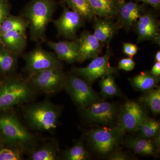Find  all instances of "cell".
I'll return each mask as SVG.
<instances>
[{"mask_svg":"<svg viewBox=\"0 0 160 160\" xmlns=\"http://www.w3.org/2000/svg\"><path fill=\"white\" fill-rule=\"evenodd\" d=\"M78 39L79 43L78 62H82L87 60L94 58L99 56L102 52L104 44L89 32H82Z\"/></svg>","mask_w":160,"mask_h":160,"instance_id":"cell-15","label":"cell"},{"mask_svg":"<svg viewBox=\"0 0 160 160\" xmlns=\"http://www.w3.org/2000/svg\"><path fill=\"white\" fill-rule=\"evenodd\" d=\"M30 160H57L59 159L57 147L53 143L49 142L42 145L31 152Z\"/></svg>","mask_w":160,"mask_h":160,"instance_id":"cell-25","label":"cell"},{"mask_svg":"<svg viewBox=\"0 0 160 160\" xmlns=\"http://www.w3.org/2000/svg\"><path fill=\"white\" fill-rule=\"evenodd\" d=\"M160 130V123L152 119L146 118L138 128V138L150 139L156 137Z\"/></svg>","mask_w":160,"mask_h":160,"instance_id":"cell-26","label":"cell"},{"mask_svg":"<svg viewBox=\"0 0 160 160\" xmlns=\"http://www.w3.org/2000/svg\"><path fill=\"white\" fill-rule=\"evenodd\" d=\"M137 2H142L144 4H147L152 6L154 9H159L160 0H132Z\"/></svg>","mask_w":160,"mask_h":160,"instance_id":"cell-35","label":"cell"},{"mask_svg":"<svg viewBox=\"0 0 160 160\" xmlns=\"http://www.w3.org/2000/svg\"><path fill=\"white\" fill-rule=\"evenodd\" d=\"M35 90L26 79L20 77L7 79L0 84V113L31 100Z\"/></svg>","mask_w":160,"mask_h":160,"instance_id":"cell-4","label":"cell"},{"mask_svg":"<svg viewBox=\"0 0 160 160\" xmlns=\"http://www.w3.org/2000/svg\"><path fill=\"white\" fill-rule=\"evenodd\" d=\"M29 25L22 16L9 15L4 20L0 27V34L10 31L26 33Z\"/></svg>","mask_w":160,"mask_h":160,"instance_id":"cell-22","label":"cell"},{"mask_svg":"<svg viewBox=\"0 0 160 160\" xmlns=\"http://www.w3.org/2000/svg\"><path fill=\"white\" fill-rule=\"evenodd\" d=\"M85 19L66 6H64L62 13L57 19L52 21L58 34L70 40L77 39V33L84 26Z\"/></svg>","mask_w":160,"mask_h":160,"instance_id":"cell-11","label":"cell"},{"mask_svg":"<svg viewBox=\"0 0 160 160\" xmlns=\"http://www.w3.org/2000/svg\"><path fill=\"white\" fill-rule=\"evenodd\" d=\"M121 28L119 23L113 22L112 19L97 18L93 25V35L101 43L109 46L111 40Z\"/></svg>","mask_w":160,"mask_h":160,"instance_id":"cell-17","label":"cell"},{"mask_svg":"<svg viewBox=\"0 0 160 160\" xmlns=\"http://www.w3.org/2000/svg\"><path fill=\"white\" fill-rule=\"evenodd\" d=\"M155 58L156 61H157V62H160V51H158L157 53H156L155 56Z\"/></svg>","mask_w":160,"mask_h":160,"instance_id":"cell-37","label":"cell"},{"mask_svg":"<svg viewBox=\"0 0 160 160\" xmlns=\"http://www.w3.org/2000/svg\"><path fill=\"white\" fill-rule=\"evenodd\" d=\"M10 5L8 0H0V27L9 15Z\"/></svg>","mask_w":160,"mask_h":160,"instance_id":"cell-32","label":"cell"},{"mask_svg":"<svg viewBox=\"0 0 160 160\" xmlns=\"http://www.w3.org/2000/svg\"><path fill=\"white\" fill-rule=\"evenodd\" d=\"M46 44L54 51L60 60L67 63L78 62L79 43L78 39L59 42L46 41Z\"/></svg>","mask_w":160,"mask_h":160,"instance_id":"cell-16","label":"cell"},{"mask_svg":"<svg viewBox=\"0 0 160 160\" xmlns=\"http://www.w3.org/2000/svg\"><path fill=\"white\" fill-rule=\"evenodd\" d=\"M142 101L155 115L160 112V88L158 87L149 91L142 98Z\"/></svg>","mask_w":160,"mask_h":160,"instance_id":"cell-28","label":"cell"},{"mask_svg":"<svg viewBox=\"0 0 160 160\" xmlns=\"http://www.w3.org/2000/svg\"><path fill=\"white\" fill-rule=\"evenodd\" d=\"M129 81L135 89L146 92L157 86L160 81V77L153 75L150 71H143L129 79Z\"/></svg>","mask_w":160,"mask_h":160,"instance_id":"cell-21","label":"cell"},{"mask_svg":"<svg viewBox=\"0 0 160 160\" xmlns=\"http://www.w3.org/2000/svg\"><path fill=\"white\" fill-rule=\"evenodd\" d=\"M0 141H4L2 137V135H1V133H0Z\"/></svg>","mask_w":160,"mask_h":160,"instance_id":"cell-39","label":"cell"},{"mask_svg":"<svg viewBox=\"0 0 160 160\" xmlns=\"http://www.w3.org/2000/svg\"><path fill=\"white\" fill-rule=\"evenodd\" d=\"M19 57L2 46L0 47V72L4 74L12 73L16 69Z\"/></svg>","mask_w":160,"mask_h":160,"instance_id":"cell-24","label":"cell"},{"mask_svg":"<svg viewBox=\"0 0 160 160\" xmlns=\"http://www.w3.org/2000/svg\"><path fill=\"white\" fill-rule=\"evenodd\" d=\"M64 158L67 160H85L89 158V154L82 142L78 141L72 147L65 152Z\"/></svg>","mask_w":160,"mask_h":160,"instance_id":"cell-29","label":"cell"},{"mask_svg":"<svg viewBox=\"0 0 160 160\" xmlns=\"http://www.w3.org/2000/svg\"><path fill=\"white\" fill-rule=\"evenodd\" d=\"M147 117L146 112L140 104L127 101L123 105L116 127L122 135L127 132H135Z\"/></svg>","mask_w":160,"mask_h":160,"instance_id":"cell-10","label":"cell"},{"mask_svg":"<svg viewBox=\"0 0 160 160\" xmlns=\"http://www.w3.org/2000/svg\"><path fill=\"white\" fill-rule=\"evenodd\" d=\"M125 144L135 153L141 155H151L157 151L156 143L151 139H147L129 136L126 138Z\"/></svg>","mask_w":160,"mask_h":160,"instance_id":"cell-20","label":"cell"},{"mask_svg":"<svg viewBox=\"0 0 160 160\" xmlns=\"http://www.w3.org/2000/svg\"><path fill=\"white\" fill-rule=\"evenodd\" d=\"M145 5L138 2L123 0L118 11L117 22L122 28L129 29L135 26L139 18L144 13Z\"/></svg>","mask_w":160,"mask_h":160,"instance_id":"cell-14","label":"cell"},{"mask_svg":"<svg viewBox=\"0 0 160 160\" xmlns=\"http://www.w3.org/2000/svg\"><path fill=\"white\" fill-rule=\"evenodd\" d=\"M60 112L58 106L46 101L27 106L24 115L28 125L36 131L51 132L57 127Z\"/></svg>","mask_w":160,"mask_h":160,"instance_id":"cell-3","label":"cell"},{"mask_svg":"<svg viewBox=\"0 0 160 160\" xmlns=\"http://www.w3.org/2000/svg\"><path fill=\"white\" fill-rule=\"evenodd\" d=\"M122 135L116 127H102L92 129L88 138L95 151L106 154L112 151L119 143Z\"/></svg>","mask_w":160,"mask_h":160,"instance_id":"cell-9","label":"cell"},{"mask_svg":"<svg viewBox=\"0 0 160 160\" xmlns=\"http://www.w3.org/2000/svg\"><path fill=\"white\" fill-rule=\"evenodd\" d=\"M5 144H6L4 141H0V149L5 146Z\"/></svg>","mask_w":160,"mask_h":160,"instance_id":"cell-38","label":"cell"},{"mask_svg":"<svg viewBox=\"0 0 160 160\" xmlns=\"http://www.w3.org/2000/svg\"><path fill=\"white\" fill-rule=\"evenodd\" d=\"M112 51L107 47L106 54L92 59L89 65L83 68L74 67L72 72L76 75L83 78L86 82L93 83L98 79L109 74L117 73V68L112 67L109 63V59L112 56Z\"/></svg>","mask_w":160,"mask_h":160,"instance_id":"cell-7","label":"cell"},{"mask_svg":"<svg viewBox=\"0 0 160 160\" xmlns=\"http://www.w3.org/2000/svg\"><path fill=\"white\" fill-rule=\"evenodd\" d=\"M64 88L77 105L84 109L99 99V96L89 84L76 75H70L66 78Z\"/></svg>","mask_w":160,"mask_h":160,"instance_id":"cell-8","label":"cell"},{"mask_svg":"<svg viewBox=\"0 0 160 160\" xmlns=\"http://www.w3.org/2000/svg\"><path fill=\"white\" fill-rule=\"evenodd\" d=\"M66 78L62 68H56L29 75L26 80L36 91L53 93L64 88Z\"/></svg>","mask_w":160,"mask_h":160,"instance_id":"cell-5","label":"cell"},{"mask_svg":"<svg viewBox=\"0 0 160 160\" xmlns=\"http://www.w3.org/2000/svg\"><path fill=\"white\" fill-rule=\"evenodd\" d=\"M57 6L56 0H31L24 7L22 16L29 25L30 39L37 42H46V31Z\"/></svg>","mask_w":160,"mask_h":160,"instance_id":"cell-1","label":"cell"},{"mask_svg":"<svg viewBox=\"0 0 160 160\" xmlns=\"http://www.w3.org/2000/svg\"><path fill=\"white\" fill-rule=\"evenodd\" d=\"M123 0H88L97 16L113 19L117 17Z\"/></svg>","mask_w":160,"mask_h":160,"instance_id":"cell-19","label":"cell"},{"mask_svg":"<svg viewBox=\"0 0 160 160\" xmlns=\"http://www.w3.org/2000/svg\"><path fill=\"white\" fill-rule=\"evenodd\" d=\"M109 160H126L129 159L128 156L125 152L120 150L112 152L109 157Z\"/></svg>","mask_w":160,"mask_h":160,"instance_id":"cell-34","label":"cell"},{"mask_svg":"<svg viewBox=\"0 0 160 160\" xmlns=\"http://www.w3.org/2000/svg\"><path fill=\"white\" fill-rule=\"evenodd\" d=\"M151 72L152 74L155 76H160V62H156L153 66H152L151 69Z\"/></svg>","mask_w":160,"mask_h":160,"instance_id":"cell-36","label":"cell"},{"mask_svg":"<svg viewBox=\"0 0 160 160\" xmlns=\"http://www.w3.org/2000/svg\"><path fill=\"white\" fill-rule=\"evenodd\" d=\"M99 84L101 94L103 97H113L119 94V91L112 74L108 75L101 78Z\"/></svg>","mask_w":160,"mask_h":160,"instance_id":"cell-27","label":"cell"},{"mask_svg":"<svg viewBox=\"0 0 160 160\" xmlns=\"http://www.w3.org/2000/svg\"><path fill=\"white\" fill-rule=\"evenodd\" d=\"M68 8L78 12L85 20L95 19L97 16L95 14L88 0H62Z\"/></svg>","mask_w":160,"mask_h":160,"instance_id":"cell-23","label":"cell"},{"mask_svg":"<svg viewBox=\"0 0 160 160\" xmlns=\"http://www.w3.org/2000/svg\"><path fill=\"white\" fill-rule=\"evenodd\" d=\"M138 47L135 44L131 43H124L123 44V51L129 57L132 58L138 51Z\"/></svg>","mask_w":160,"mask_h":160,"instance_id":"cell-33","label":"cell"},{"mask_svg":"<svg viewBox=\"0 0 160 160\" xmlns=\"http://www.w3.org/2000/svg\"><path fill=\"white\" fill-rule=\"evenodd\" d=\"M83 112L86 119L90 122L109 125L115 119L117 109L113 103L97 102L84 109Z\"/></svg>","mask_w":160,"mask_h":160,"instance_id":"cell-13","label":"cell"},{"mask_svg":"<svg viewBox=\"0 0 160 160\" xmlns=\"http://www.w3.org/2000/svg\"><path fill=\"white\" fill-rule=\"evenodd\" d=\"M25 70L29 75L52 68H62L60 60L53 52L43 49L41 43L25 54Z\"/></svg>","mask_w":160,"mask_h":160,"instance_id":"cell-6","label":"cell"},{"mask_svg":"<svg viewBox=\"0 0 160 160\" xmlns=\"http://www.w3.org/2000/svg\"><path fill=\"white\" fill-rule=\"evenodd\" d=\"M0 42L4 47L19 57L26 49L27 36L19 32H6L0 34Z\"/></svg>","mask_w":160,"mask_h":160,"instance_id":"cell-18","label":"cell"},{"mask_svg":"<svg viewBox=\"0 0 160 160\" xmlns=\"http://www.w3.org/2000/svg\"><path fill=\"white\" fill-rule=\"evenodd\" d=\"M0 133L5 144L22 151H32L35 147L36 138L14 115H0Z\"/></svg>","mask_w":160,"mask_h":160,"instance_id":"cell-2","label":"cell"},{"mask_svg":"<svg viewBox=\"0 0 160 160\" xmlns=\"http://www.w3.org/2000/svg\"><path fill=\"white\" fill-rule=\"evenodd\" d=\"M136 63L132 58H125L122 59L118 64V69H122L126 71H130L133 70L135 67Z\"/></svg>","mask_w":160,"mask_h":160,"instance_id":"cell-31","label":"cell"},{"mask_svg":"<svg viewBox=\"0 0 160 160\" xmlns=\"http://www.w3.org/2000/svg\"><path fill=\"white\" fill-rule=\"evenodd\" d=\"M134 26L138 34V44L151 40L159 46V22L152 12L145 11L139 18Z\"/></svg>","mask_w":160,"mask_h":160,"instance_id":"cell-12","label":"cell"},{"mask_svg":"<svg viewBox=\"0 0 160 160\" xmlns=\"http://www.w3.org/2000/svg\"><path fill=\"white\" fill-rule=\"evenodd\" d=\"M6 148L3 146L0 149V160H20L22 159V152L20 149L9 146Z\"/></svg>","mask_w":160,"mask_h":160,"instance_id":"cell-30","label":"cell"}]
</instances>
